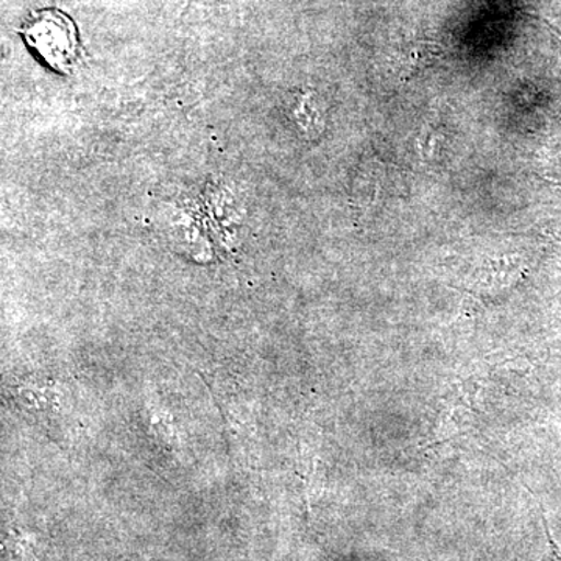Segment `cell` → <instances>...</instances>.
I'll return each mask as SVG.
<instances>
[{"mask_svg": "<svg viewBox=\"0 0 561 561\" xmlns=\"http://www.w3.org/2000/svg\"><path fill=\"white\" fill-rule=\"evenodd\" d=\"M546 531H548L549 545H551V559H549V561H561V552L559 546H557L556 541L552 540L548 527H546Z\"/></svg>", "mask_w": 561, "mask_h": 561, "instance_id": "3957f363", "label": "cell"}, {"mask_svg": "<svg viewBox=\"0 0 561 561\" xmlns=\"http://www.w3.org/2000/svg\"><path fill=\"white\" fill-rule=\"evenodd\" d=\"M438 50L434 49V46L416 47L415 55L409 61L408 68H405V79H411L415 76L419 70L423 69L424 66L430 65L435 57H437Z\"/></svg>", "mask_w": 561, "mask_h": 561, "instance_id": "7a4b0ae2", "label": "cell"}, {"mask_svg": "<svg viewBox=\"0 0 561 561\" xmlns=\"http://www.w3.org/2000/svg\"><path fill=\"white\" fill-rule=\"evenodd\" d=\"M20 32L27 46L57 72L69 73L80 60L79 32L61 10L35 11Z\"/></svg>", "mask_w": 561, "mask_h": 561, "instance_id": "6da1fadb", "label": "cell"}]
</instances>
